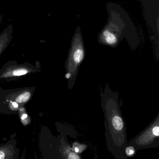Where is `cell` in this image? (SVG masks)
Segmentation results:
<instances>
[{
    "mask_svg": "<svg viewBox=\"0 0 159 159\" xmlns=\"http://www.w3.org/2000/svg\"><path fill=\"white\" fill-rule=\"evenodd\" d=\"M27 70L25 69L20 70H15L13 72V75L15 76H19L25 75L27 73Z\"/></svg>",
    "mask_w": 159,
    "mask_h": 159,
    "instance_id": "5b68a950",
    "label": "cell"
},
{
    "mask_svg": "<svg viewBox=\"0 0 159 159\" xmlns=\"http://www.w3.org/2000/svg\"><path fill=\"white\" fill-rule=\"evenodd\" d=\"M28 115H27L26 114H24V115L22 116V118H21V119H22V120H25V119L26 118H27V117Z\"/></svg>",
    "mask_w": 159,
    "mask_h": 159,
    "instance_id": "ba28073f",
    "label": "cell"
},
{
    "mask_svg": "<svg viewBox=\"0 0 159 159\" xmlns=\"http://www.w3.org/2000/svg\"><path fill=\"white\" fill-rule=\"evenodd\" d=\"M70 73H68V74H66V77L67 79H68V78H69L70 77Z\"/></svg>",
    "mask_w": 159,
    "mask_h": 159,
    "instance_id": "8fae6325",
    "label": "cell"
},
{
    "mask_svg": "<svg viewBox=\"0 0 159 159\" xmlns=\"http://www.w3.org/2000/svg\"><path fill=\"white\" fill-rule=\"evenodd\" d=\"M30 96V93L25 92V93L18 96L16 98V101L18 103L26 102L27 101L29 100Z\"/></svg>",
    "mask_w": 159,
    "mask_h": 159,
    "instance_id": "277c9868",
    "label": "cell"
},
{
    "mask_svg": "<svg viewBox=\"0 0 159 159\" xmlns=\"http://www.w3.org/2000/svg\"><path fill=\"white\" fill-rule=\"evenodd\" d=\"M84 58V51L80 36H77L71 50V61L75 65L80 64Z\"/></svg>",
    "mask_w": 159,
    "mask_h": 159,
    "instance_id": "7a4b0ae2",
    "label": "cell"
},
{
    "mask_svg": "<svg viewBox=\"0 0 159 159\" xmlns=\"http://www.w3.org/2000/svg\"><path fill=\"white\" fill-rule=\"evenodd\" d=\"M5 158V154L2 151H0V159H3Z\"/></svg>",
    "mask_w": 159,
    "mask_h": 159,
    "instance_id": "52a82bcc",
    "label": "cell"
},
{
    "mask_svg": "<svg viewBox=\"0 0 159 159\" xmlns=\"http://www.w3.org/2000/svg\"><path fill=\"white\" fill-rule=\"evenodd\" d=\"M108 121L110 126L111 134H113L114 137L120 134L121 136L124 133V124L122 119L117 111L116 113L107 115Z\"/></svg>",
    "mask_w": 159,
    "mask_h": 159,
    "instance_id": "6da1fadb",
    "label": "cell"
},
{
    "mask_svg": "<svg viewBox=\"0 0 159 159\" xmlns=\"http://www.w3.org/2000/svg\"><path fill=\"white\" fill-rule=\"evenodd\" d=\"M74 151H75V152H80V150L78 148H75Z\"/></svg>",
    "mask_w": 159,
    "mask_h": 159,
    "instance_id": "30bf717a",
    "label": "cell"
},
{
    "mask_svg": "<svg viewBox=\"0 0 159 159\" xmlns=\"http://www.w3.org/2000/svg\"><path fill=\"white\" fill-rule=\"evenodd\" d=\"M103 39L104 41L109 45H114L117 42V38L115 34L111 33V31L106 30L103 32Z\"/></svg>",
    "mask_w": 159,
    "mask_h": 159,
    "instance_id": "3957f363",
    "label": "cell"
},
{
    "mask_svg": "<svg viewBox=\"0 0 159 159\" xmlns=\"http://www.w3.org/2000/svg\"><path fill=\"white\" fill-rule=\"evenodd\" d=\"M12 105H13V106L14 107L16 108H17L18 106V104H17V103H16V102H13Z\"/></svg>",
    "mask_w": 159,
    "mask_h": 159,
    "instance_id": "9c48e42d",
    "label": "cell"
},
{
    "mask_svg": "<svg viewBox=\"0 0 159 159\" xmlns=\"http://www.w3.org/2000/svg\"><path fill=\"white\" fill-rule=\"evenodd\" d=\"M134 149L133 147H128L125 149V153L128 156H132L134 153Z\"/></svg>",
    "mask_w": 159,
    "mask_h": 159,
    "instance_id": "8992f818",
    "label": "cell"
}]
</instances>
